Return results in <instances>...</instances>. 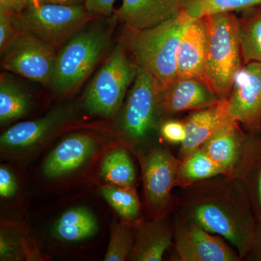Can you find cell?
<instances>
[{
	"mask_svg": "<svg viewBox=\"0 0 261 261\" xmlns=\"http://www.w3.org/2000/svg\"><path fill=\"white\" fill-rule=\"evenodd\" d=\"M204 19L206 29L205 84L221 99H227L233 80L241 68L240 21L232 12L215 13Z\"/></svg>",
	"mask_w": 261,
	"mask_h": 261,
	"instance_id": "obj_1",
	"label": "cell"
},
{
	"mask_svg": "<svg viewBox=\"0 0 261 261\" xmlns=\"http://www.w3.org/2000/svg\"><path fill=\"white\" fill-rule=\"evenodd\" d=\"M160 94L163 106L172 113L200 111L220 100L207 84L195 79L177 78Z\"/></svg>",
	"mask_w": 261,
	"mask_h": 261,
	"instance_id": "obj_15",
	"label": "cell"
},
{
	"mask_svg": "<svg viewBox=\"0 0 261 261\" xmlns=\"http://www.w3.org/2000/svg\"><path fill=\"white\" fill-rule=\"evenodd\" d=\"M39 3H55V4L76 5L85 4L86 0H29Z\"/></svg>",
	"mask_w": 261,
	"mask_h": 261,
	"instance_id": "obj_36",
	"label": "cell"
},
{
	"mask_svg": "<svg viewBox=\"0 0 261 261\" xmlns=\"http://www.w3.org/2000/svg\"><path fill=\"white\" fill-rule=\"evenodd\" d=\"M17 244L15 240L5 233L0 235V258L1 260H11L17 253Z\"/></svg>",
	"mask_w": 261,
	"mask_h": 261,
	"instance_id": "obj_33",
	"label": "cell"
},
{
	"mask_svg": "<svg viewBox=\"0 0 261 261\" xmlns=\"http://www.w3.org/2000/svg\"><path fill=\"white\" fill-rule=\"evenodd\" d=\"M65 114V111L61 108L39 119L21 122L10 127L0 137L2 148L20 149L35 145L61 124Z\"/></svg>",
	"mask_w": 261,
	"mask_h": 261,
	"instance_id": "obj_17",
	"label": "cell"
},
{
	"mask_svg": "<svg viewBox=\"0 0 261 261\" xmlns=\"http://www.w3.org/2000/svg\"><path fill=\"white\" fill-rule=\"evenodd\" d=\"M236 121L221 127L201 147L224 171L234 166L239 157L240 138Z\"/></svg>",
	"mask_w": 261,
	"mask_h": 261,
	"instance_id": "obj_20",
	"label": "cell"
},
{
	"mask_svg": "<svg viewBox=\"0 0 261 261\" xmlns=\"http://www.w3.org/2000/svg\"><path fill=\"white\" fill-rule=\"evenodd\" d=\"M18 190V184L13 173L8 168H0V196L4 198L13 197Z\"/></svg>",
	"mask_w": 261,
	"mask_h": 261,
	"instance_id": "obj_31",
	"label": "cell"
},
{
	"mask_svg": "<svg viewBox=\"0 0 261 261\" xmlns=\"http://www.w3.org/2000/svg\"><path fill=\"white\" fill-rule=\"evenodd\" d=\"M3 56L2 65L5 69L43 85L51 84L58 58L53 44L20 29Z\"/></svg>",
	"mask_w": 261,
	"mask_h": 261,
	"instance_id": "obj_7",
	"label": "cell"
},
{
	"mask_svg": "<svg viewBox=\"0 0 261 261\" xmlns=\"http://www.w3.org/2000/svg\"><path fill=\"white\" fill-rule=\"evenodd\" d=\"M100 174L106 181L116 186L135 185V166L126 149L117 148L108 152L101 163Z\"/></svg>",
	"mask_w": 261,
	"mask_h": 261,
	"instance_id": "obj_22",
	"label": "cell"
},
{
	"mask_svg": "<svg viewBox=\"0 0 261 261\" xmlns=\"http://www.w3.org/2000/svg\"><path fill=\"white\" fill-rule=\"evenodd\" d=\"M227 99L233 121L251 128L261 126V63L251 62L241 67Z\"/></svg>",
	"mask_w": 261,
	"mask_h": 261,
	"instance_id": "obj_9",
	"label": "cell"
},
{
	"mask_svg": "<svg viewBox=\"0 0 261 261\" xmlns=\"http://www.w3.org/2000/svg\"><path fill=\"white\" fill-rule=\"evenodd\" d=\"M116 0H86V9L94 16H110L113 11Z\"/></svg>",
	"mask_w": 261,
	"mask_h": 261,
	"instance_id": "obj_32",
	"label": "cell"
},
{
	"mask_svg": "<svg viewBox=\"0 0 261 261\" xmlns=\"http://www.w3.org/2000/svg\"><path fill=\"white\" fill-rule=\"evenodd\" d=\"M248 252H250V255L253 260L261 261V222H258L256 224L253 239Z\"/></svg>",
	"mask_w": 261,
	"mask_h": 261,
	"instance_id": "obj_35",
	"label": "cell"
},
{
	"mask_svg": "<svg viewBox=\"0 0 261 261\" xmlns=\"http://www.w3.org/2000/svg\"><path fill=\"white\" fill-rule=\"evenodd\" d=\"M232 121L228 112V99H221L210 108L196 111L185 123L187 137L181 144L182 155L186 158L200 148L221 127Z\"/></svg>",
	"mask_w": 261,
	"mask_h": 261,
	"instance_id": "obj_16",
	"label": "cell"
},
{
	"mask_svg": "<svg viewBox=\"0 0 261 261\" xmlns=\"http://www.w3.org/2000/svg\"><path fill=\"white\" fill-rule=\"evenodd\" d=\"M100 194L123 219L132 221L140 214V202L130 187L107 185L100 189Z\"/></svg>",
	"mask_w": 261,
	"mask_h": 261,
	"instance_id": "obj_25",
	"label": "cell"
},
{
	"mask_svg": "<svg viewBox=\"0 0 261 261\" xmlns=\"http://www.w3.org/2000/svg\"><path fill=\"white\" fill-rule=\"evenodd\" d=\"M180 13L145 30L135 32L132 51L140 68L153 76L160 92L177 80V53L184 29L188 20Z\"/></svg>",
	"mask_w": 261,
	"mask_h": 261,
	"instance_id": "obj_2",
	"label": "cell"
},
{
	"mask_svg": "<svg viewBox=\"0 0 261 261\" xmlns=\"http://www.w3.org/2000/svg\"><path fill=\"white\" fill-rule=\"evenodd\" d=\"M29 0H0V11L20 15L27 8Z\"/></svg>",
	"mask_w": 261,
	"mask_h": 261,
	"instance_id": "obj_34",
	"label": "cell"
},
{
	"mask_svg": "<svg viewBox=\"0 0 261 261\" xmlns=\"http://www.w3.org/2000/svg\"><path fill=\"white\" fill-rule=\"evenodd\" d=\"M93 17L84 5L29 1L16 19L20 29L56 47L73 37Z\"/></svg>",
	"mask_w": 261,
	"mask_h": 261,
	"instance_id": "obj_3",
	"label": "cell"
},
{
	"mask_svg": "<svg viewBox=\"0 0 261 261\" xmlns=\"http://www.w3.org/2000/svg\"><path fill=\"white\" fill-rule=\"evenodd\" d=\"M107 31L89 29L77 32L58 54L51 85L58 94L75 88L88 75L107 45Z\"/></svg>",
	"mask_w": 261,
	"mask_h": 261,
	"instance_id": "obj_5",
	"label": "cell"
},
{
	"mask_svg": "<svg viewBox=\"0 0 261 261\" xmlns=\"http://www.w3.org/2000/svg\"><path fill=\"white\" fill-rule=\"evenodd\" d=\"M242 58L245 64L256 62L261 63V13L239 27Z\"/></svg>",
	"mask_w": 261,
	"mask_h": 261,
	"instance_id": "obj_26",
	"label": "cell"
},
{
	"mask_svg": "<svg viewBox=\"0 0 261 261\" xmlns=\"http://www.w3.org/2000/svg\"><path fill=\"white\" fill-rule=\"evenodd\" d=\"M160 92L153 76L139 67L122 118L123 130L132 140H142L153 128Z\"/></svg>",
	"mask_w": 261,
	"mask_h": 261,
	"instance_id": "obj_8",
	"label": "cell"
},
{
	"mask_svg": "<svg viewBox=\"0 0 261 261\" xmlns=\"http://www.w3.org/2000/svg\"><path fill=\"white\" fill-rule=\"evenodd\" d=\"M98 224L94 215L85 207H76L65 211L57 220L53 233L58 240L80 242L94 236Z\"/></svg>",
	"mask_w": 261,
	"mask_h": 261,
	"instance_id": "obj_19",
	"label": "cell"
},
{
	"mask_svg": "<svg viewBox=\"0 0 261 261\" xmlns=\"http://www.w3.org/2000/svg\"><path fill=\"white\" fill-rule=\"evenodd\" d=\"M96 142L85 134L65 137L48 155L43 165V173L49 178H58L73 172L93 154Z\"/></svg>",
	"mask_w": 261,
	"mask_h": 261,
	"instance_id": "obj_14",
	"label": "cell"
},
{
	"mask_svg": "<svg viewBox=\"0 0 261 261\" xmlns=\"http://www.w3.org/2000/svg\"><path fill=\"white\" fill-rule=\"evenodd\" d=\"M137 70L118 44L89 84L84 97L86 110L104 118L114 116Z\"/></svg>",
	"mask_w": 261,
	"mask_h": 261,
	"instance_id": "obj_4",
	"label": "cell"
},
{
	"mask_svg": "<svg viewBox=\"0 0 261 261\" xmlns=\"http://www.w3.org/2000/svg\"><path fill=\"white\" fill-rule=\"evenodd\" d=\"M32 97L8 75H2L0 80V123L6 124L21 118L30 108Z\"/></svg>",
	"mask_w": 261,
	"mask_h": 261,
	"instance_id": "obj_21",
	"label": "cell"
},
{
	"mask_svg": "<svg viewBox=\"0 0 261 261\" xmlns=\"http://www.w3.org/2000/svg\"><path fill=\"white\" fill-rule=\"evenodd\" d=\"M259 5L261 0H181V12L192 20L215 13H233Z\"/></svg>",
	"mask_w": 261,
	"mask_h": 261,
	"instance_id": "obj_23",
	"label": "cell"
},
{
	"mask_svg": "<svg viewBox=\"0 0 261 261\" xmlns=\"http://www.w3.org/2000/svg\"><path fill=\"white\" fill-rule=\"evenodd\" d=\"M250 165L252 166L251 192L254 214L258 223L261 222V147Z\"/></svg>",
	"mask_w": 261,
	"mask_h": 261,
	"instance_id": "obj_29",
	"label": "cell"
},
{
	"mask_svg": "<svg viewBox=\"0 0 261 261\" xmlns=\"http://www.w3.org/2000/svg\"><path fill=\"white\" fill-rule=\"evenodd\" d=\"M20 30L16 15L0 11V51L2 56L14 42Z\"/></svg>",
	"mask_w": 261,
	"mask_h": 261,
	"instance_id": "obj_28",
	"label": "cell"
},
{
	"mask_svg": "<svg viewBox=\"0 0 261 261\" xmlns=\"http://www.w3.org/2000/svg\"><path fill=\"white\" fill-rule=\"evenodd\" d=\"M172 240L171 229L161 221L145 223L139 228L128 258L135 261L162 260Z\"/></svg>",
	"mask_w": 261,
	"mask_h": 261,
	"instance_id": "obj_18",
	"label": "cell"
},
{
	"mask_svg": "<svg viewBox=\"0 0 261 261\" xmlns=\"http://www.w3.org/2000/svg\"><path fill=\"white\" fill-rule=\"evenodd\" d=\"M206 46L204 19L189 20L178 46V78L195 79L205 84Z\"/></svg>",
	"mask_w": 261,
	"mask_h": 261,
	"instance_id": "obj_12",
	"label": "cell"
},
{
	"mask_svg": "<svg viewBox=\"0 0 261 261\" xmlns=\"http://www.w3.org/2000/svg\"><path fill=\"white\" fill-rule=\"evenodd\" d=\"M224 172V170L200 147L187 156L185 161L180 165L178 178L185 183H190Z\"/></svg>",
	"mask_w": 261,
	"mask_h": 261,
	"instance_id": "obj_24",
	"label": "cell"
},
{
	"mask_svg": "<svg viewBox=\"0 0 261 261\" xmlns=\"http://www.w3.org/2000/svg\"><path fill=\"white\" fill-rule=\"evenodd\" d=\"M177 160L163 147L151 149L142 160V173L147 203L152 208L166 205L180 168Z\"/></svg>",
	"mask_w": 261,
	"mask_h": 261,
	"instance_id": "obj_10",
	"label": "cell"
},
{
	"mask_svg": "<svg viewBox=\"0 0 261 261\" xmlns=\"http://www.w3.org/2000/svg\"><path fill=\"white\" fill-rule=\"evenodd\" d=\"M161 135L163 138L170 143L181 144L187 137V128L185 123L176 121L165 122L161 126Z\"/></svg>",
	"mask_w": 261,
	"mask_h": 261,
	"instance_id": "obj_30",
	"label": "cell"
},
{
	"mask_svg": "<svg viewBox=\"0 0 261 261\" xmlns=\"http://www.w3.org/2000/svg\"><path fill=\"white\" fill-rule=\"evenodd\" d=\"M175 247L182 261H235L238 257L221 239L190 221L176 226Z\"/></svg>",
	"mask_w": 261,
	"mask_h": 261,
	"instance_id": "obj_11",
	"label": "cell"
},
{
	"mask_svg": "<svg viewBox=\"0 0 261 261\" xmlns=\"http://www.w3.org/2000/svg\"><path fill=\"white\" fill-rule=\"evenodd\" d=\"M190 220L209 233L224 237L238 248L240 256L250 250L257 224L249 209L237 213L227 204L212 200L192 207Z\"/></svg>",
	"mask_w": 261,
	"mask_h": 261,
	"instance_id": "obj_6",
	"label": "cell"
},
{
	"mask_svg": "<svg viewBox=\"0 0 261 261\" xmlns=\"http://www.w3.org/2000/svg\"><path fill=\"white\" fill-rule=\"evenodd\" d=\"M181 13V0H122L117 18L138 32L152 28Z\"/></svg>",
	"mask_w": 261,
	"mask_h": 261,
	"instance_id": "obj_13",
	"label": "cell"
},
{
	"mask_svg": "<svg viewBox=\"0 0 261 261\" xmlns=\"http://www.w3.org/2000/svg\"><path fill=\"white\" fill-rule=\"evenodd\" d=\"M132 229L124 224H115L111 228V239L105 261H123L128 258L135 245Z\"/></svg>",
	"mask_w": 261,
	"mask_h": 261,
	"instance_id": "obj_27",
	"label": "cell"
}]
</instances>
